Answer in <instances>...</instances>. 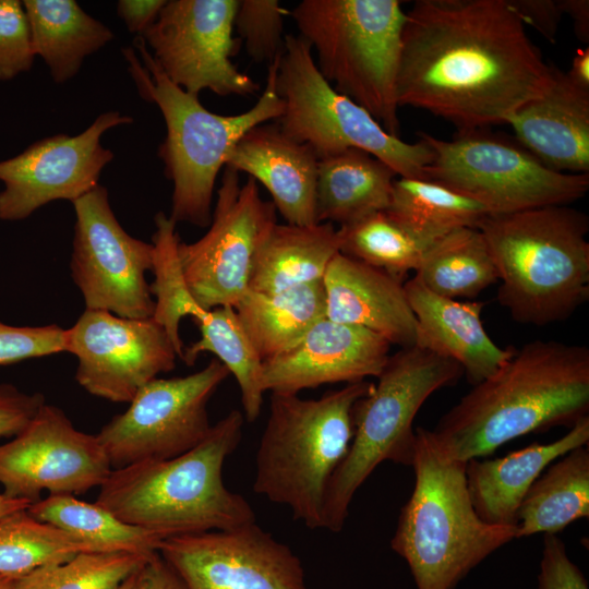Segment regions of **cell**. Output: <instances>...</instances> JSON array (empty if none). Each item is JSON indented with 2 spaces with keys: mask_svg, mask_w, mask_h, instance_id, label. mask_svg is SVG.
Instances as JSON below:
<instances>
[{
  "mask_svg": "<svg viewBox=\"0 0 589 589\" xmlns=\"http://www.w3.org/2000/svg\"><path fill=\"white\" fill-rule=\"evenodd\" d=\"M165 3L166 0H120L117 14L130 33L142 36L155 22Z\"/></svg>",
  "mask_w": 589,
  "mask_h": 589,
  "instance_id": "cell-45",
  "label": "cell"
},
{
  "mask_svg": "<svg viewBox=\"0 0 589 589\" xmlns=\"http://www.w3.org/2000/svg\"><path fill=\"white\" fill-rule=\"evenodd\" d=\"M35 58L22 1L0 0V81L29 71Z\"/></svg>",
  "mask_w": 589,
  "mask_h": 589,
  "instance_id": "cell-40",
  "label": "cell"
},
{
  "mask_svg": "<svg viewBox=\"0 0 589 589\" xmlns=\"http://www.w3.org/2000/svg\"><path fill=\"white\" fill-rule=\"evenodd\" d=\"M414 432V486L390 546L407 562L417 589H454L489 555L517 539V527L484 522L469 497L467 462L444 458L428 429Z\"/></svg>",
  "mask_w": 589,
  "mask_h": 589,
  "instance_id": "cell-6",
  "label": "cell"
},
{
  "mask_svg": "<svg viewBox=\"0 0 589 589\" xmlns=\"http://www.w3.org/2000/svg\"><path fill=\"white\" fill-rule=\"evenodd\" d=\"M289 14L278 0L239 1L235 29L250 58L272 63L284 50V17Z\"/></svg>",
  "mask_w": 589,
  "mask_h": 589,
  "instance_id": "cell-39",
  "label": "cell"
},
{
  "mask_svg": "<svg viewBox=\"0 0 589 589\" xmlns=\"http://www.w3.org/2000/svg\"><path fill=\"white\" fill-rule=\"evenodd\" d=\"M132 122L131 116L107 111L77 135L47 136L0 160V220H22L49 202H74L95 189L104 167L113 158L101 145V135Z\"/></svg>",
  "mask_w": 589,
  "mask_h": 589,
  "instance_id": "cell-19",
  "label": "cell"
},
{
  "mask_svg": "<svg viewBox=\"0 0 589 589\" xmlns=\"http://www.w3.org/2000/svg\"><path fill=\"white\" fill-rule=\"evenodd\" d=\"M501 279L500 304L514 321L568 318L589 298V217L569 205L489 214L477 227Z\"/></svg>",
  "mask_w": 589,
  "mask_h": 589,
  "instance_id": "cell-4",
  "label": "cell"
},
{
  "mask_svg": "<svg viewBox=\"0 0 589 589\" xmlns=\"http://www.w3.org/2000/svg\"><path fill=\"white\" fill-rule=\"evenodd\" d=\"M276 92L284 111L283 132L308 145L318 159L349 148L364 151L388 165L397 176L423 178L431 147L420 139L408 143L389 134L363 107L337 92L318 71L312 48L301 36L286 35Z\"/></svg>",
  "mask_w": 589,
  "mask_h": 589,
  "instance_id": "cell-10",
  "label": "cell"
},
{
  "mask_svg": "<svg viewBox=\"0 0 589 589\" xmlns=\"http://www.w3.org/2000/svg\"><path fill=\"white\" fill-rule=\"evenodd\" d=\"M35 56L43 58L55 83L75 76L84 59L112 40V32L74 0L22 1Z\"/></svg>",
  "mask_w": 589,
  "mask_h": 589,
  "instance_id": "cell-28",
  "label": "cell"
},
{
  "mask_svg": "<svg viewBox=\"0 0 589 589\" xmlns=\"http://www.w3.org/2000/svg\"><path fill=\"white\" fill-rule=\"evenodd\" d=\"M41 393L28 394L10 383L0 384V437L19 434L45 405Z\"/></svg>",
  "mask_w": 589,
  "mask_h": 589,
  "instance_id": "cell-43",
  "label": "cell"
},
{
  "mask_svg": "<svg viewBox=\"0 0 589 589\" xmlns=\"http://www.w3.org/2000/svg\"><path fill=\"white\" fill-rule=\"evenodd\" d=\"M323 285L327 318L364 327L400 348L416 346L417 320L404 283L338 252Z\"/></svg>",
  "mask_w": 589,
  "mask_h": 589,
  "instance_id": "cell-22",
  "label": "cell"
},
{
  "mask_svg": "<svg viewBox=\"0 0 589 589\" xmlns=\"http://www.w3.org/2000/svg\"><path fill=\"white\" fill-rule=\"evenodd\" d=\"M588 442L586 417L554 442L532 443L501 458L470 459L466 478L476 513L490 525L516 526L519 505L534 480L554 460Z\"/></svg>",
  "mask_w": 589,
  "mask_h": 589,
  "instance_id": "cell-25",
  "label": "cell"
},
{
  "mask_svg": "<svg viewBox=\"0 0 589 589\" xmlns=\"http://www.w3.org/2000/svg\"><path fill=\"white\" fill-rule=\"evenodd\" d=\"M569 79L586 89H589V48L576 50L569 70L566 72Z\"/></svg>",
  "mask_w": 589,
  "mask_h": 589,
  "instance_id": "cell-48",
  "label": "cell"
},
{
  "mask_svg": "<svg viewBox=\"0 0 589 589\" xmlns=\"http://www.w3.org/2000/svg\"><path fill=\"white\" fill-rule=\"evenodd\" d=\"M229 374L212 359L195 373L142 386L129 408L96 434L111 469L170 459L201 443L212 428L208 401Z\"/></svg>",
  "mask_w": 589,
  "mask_h": 589,
  "instance_id": "cell-12",
  "label": "cell"
},
{
  "mask_svg": "<svg viewBox=\"0 0 589 589\" xmlns=\"http://www.w3.org/2000/svg\"><path fill=\"white\" fill-rule=\"evenodd\" d=\"M429 430L446 459L468 462L505 443L589 417V348L533 340L472 385Z\"/></svg>",
  "mask_w": 589,
  "mask_h": 589,
  "instance_id": "cell-2",
  "label": "cell"
},
{
  "mask_svg": "<svg viewBox=\"0 0 589 589\" xmlns=\"http://www.w3.org/2000/svg\"><path fill=\"white\" fill-rule=\"evenodd\" d=\"M289 15L334 88L398 136L396 83L406 11L398 0H303Z\"/></svg>",
  "mask_w": 589,
  "mask_h": 589,
  "instance_id": "cell-8",
  "label": "cell"
},
{
  "mask_svg": "<svg viewBox=\"0 0 589 589\" xmlns=\"http://www.w3.org/2000/svg\"><path fill=\"white\" fill-rule=\"evenodd\" d=\"M417 320L416 346L456 361L476 385L495 373L514 348H500L486 334L483 302H460L435 294L418 277L404 283Z\"/></svg>",
  "mask_w": 589,
  "mask_h": 589,
  "instance_id": "cell-24",
  "label": "cell"
},
{
  "mask_svg": "<svg viewBox=\"0 0 589 589\" xmlns=\"http://www.w3.org/2000/svg\"><path fill=\"white\" fill-rule=\"evenodd\" d=\"M318 157L305 144L283 132L277 123L249 130L228 154L225 166L247 172L271 194L286 224L316 221Z\"/></svg>",
  "mask_w": 589,
  "mask_h": 589,
  "instance_id": "cell-21",
  "label": "cell"
},
{
  "mask_svg": "<svg viewBox=\"0 0 589 589\" xmlns=\"http://www.w3.org/2000/svg\"><path fill=\"white\" fill-rule=\"evenodd\" d=\"M238 0L166 1L141 36L164 74L183 91L219 96L254 94L259 85L231 61Z\"/></svg>",
  "mask_w": 589,
  "mask_h": 589,
  "instance_id": "cell-15",
  "label": "cell"
},
{
  "mask_svg": "<svg viewBox=\"0 0 589 589\" xmlns=\"http://www.w3.org/2000/svg\"><path fill=\"white\" fill-rule=\"evenodd\" d=\"M538 589H589L586 577L572 562L557 534L545 533L543 537Z\"/></svg>",
  "mask_w": 589,
  "mask_h": 589,
  "instance_id": "cell-42",
  "label": "cell"
},
{
  "mask_svg": "<svg viewBox=\"0 0 589 589\" xmlns=\"http://www.w3.org/2000/svg\"><path fill=\"white\" fill-rule=\"evenodd\" d=\"M515 140L552 170L589 173V89L554 67L553 82L507 123Z\"/></svg>",
  "mask_w": 589,
  "mask_h": 589,
  "instance_id": "cell-23",
  "label": "cell"
},
{
  "mask_svg": "<svg viewBox=\"0 0 589 589\" xmlns=\"http://www.w3.org/2000/svg\"><path fill=\"white\" fill-rule=\"evenodd\" d=\"M75 212L71 276L85 309L124 318H149L152 299L146 272L154 248L130 236L117 220L103 185L72 202Z\"/></svg>",
  "mask_w": 589,
  "mask_h": 589,
  "instance_id": "cell-14",
  "label": "cell"
},
{
  "mask_svg": "<svg viewBox=\"0 0 589 589\" xmlns=\"http://www.w3.org/2000/svg\"><path fill=\"white\" fill-rule=\"evenodd\" d=\"M390 346L364 327L324 317L293 347L263 362L262 386L264 392L299 394L325 384L377 377Z\"/></svg>",
  "mask_w": 589,
  "mask_h": 589,
  "instance_id": "cell-20",
  "label": "cell"
},
{
  "mask_svg": "<svg viewBox=\"0 0 589 589\" xmlns=\"http://www.w3.org/2000/svg\"><path fill=\"white\" fill-rule=\"evenodd\" d=\"M134 46L141 59L134 49H122L131 76L139 94L158 106L166 123L158 156L173 184L169 217L176 224L207 227L215 182L228 154L249 130L283 115L284 104L275 87L280 56L268 64L266 85L256 104L245 112L223 116L206 109L199 95L173 84L141 36L134 38Z\"/></svg>",
  "mask_w": 589,
  "mask_h": 589,
  "instance_id": "cell-5",
  "label": "cell"
},
{
  "mask_svg": "<svg viewBox=\"0 0 589 589\" xmlns=\"http://www.w3.org/2000/svg\"><path fill=\"white\" fill-rule=\"evenodd\" d=\"M153 235V266L155 279L149 285L155 296L153 320L168 334L177 356L182 359L184 345L180 337V322L184 316L196 318L203 310L191 294L178 256L179 236L176 223L165 213L155 216Z\"/></svg>",
  "mask_w": 589,
  "mask_h": 589,
  "instance_id": "cell-37",
  "label": "cell"
},
{
  "mask_svg": "<svg viewBox=\"0 0 589 589\" xmlns=\"http://www.w3.org/2000/svg\"><path fill=\"white\" fill-rule=\"evenodd\" d=\"M28 513L38 520L69 531L89 543L95 552L158 553L163 534L124 522L97 503L69 494H55L33 503Z\"/></svg>",
  "mask_w": 589,
  "mask_h": 589,
  "instance_id": "cell-31",
  "label": "cell"
},
{
  "mask_svg": "<svg viewBox=\"0 0 589 589\" xmlns=\"http://www.w3.org/2000/svg\"><path fill=\"white\" fill-rule=\"evenodd\" d=\"M158 552L185 589H308L299 557L256 522L167 537Z\"/></svg>",
  "mask_w": 589,
  "mask_h": 589,
  "instance_id": "cell-18",
  "label": "cell"
},
{
  "mask_svg": "<svg viewBox=\"0 0 589 589\" xmlns=\"http://www.w3.org/2000/svg\"><path fill=\"white\" fill-rule=\"evenodd\" d=\"M396 176L388 165L358 148L321 158L316 221L345 227L385 211Z\"/></svg>",
  "mask_w": 589,
  "mask_h": 589,
  "instance_id": "cell-27",
  "label": "cell"
},
{
  "mask_svg": "<svg viewBox=\"0 0 589 589\" xmlns=\"http://www.w3.org/2000/svg\"><path fill=\"white\" fill-rule=\"evenodd\" d=\"M462 374L456 361L417 346L389 354L377 383L353 405V435L327 488L324 529H342L356 492L380 464L412 465L417 412L434 392L455 384Z\"/></svg>",
  "mask_w": 589,
  "mask_h": 589,
  "instance_id": "cell-9",
  "label": "cell"
},
{
  "mask_svg": "<svg viewBox=\"0 0 589 589\" xmlns=\"http://www.w3.org/2000/svg\"><path fill=\"white\" fill-rule=\"evenodd\" d=\"M244 420L240 410L232 409L184 454L112 469L95 503L124 522L165 538L255 522L250 503L223 480L225 460L242 438Z\"/></svg>",
  "mask_w": 589,
  "mask_h": 589,
  "instance_id": "cell-3",
  "label": "cell"
},
{
  "mask_svg": "<svg viewBox=\"0 0 589 589\" xmlns=\"http://www.w3.org/2000/svg\"><path fill=\"white\" fill-rule=\"evenodd\" d=\"M588 516L589 448L584 445L554 460L531 484L517 510V539L556 534Z\"/></svg>",
  "mask_w": 589,
  "mask_h": 589,
  "instance_id": "cell-30",
  "label": "cell"
},
{
  "mask_svg": "<svg viewBox=\"0 0 589 589\" xmlns=\"http://www.w3.org/2000/svg\"><path fill=\"white\" fill-rule=\"evenodd\" d=\"M233 309L264 362L293 347L314 324L326 317L323 280L274 293L248 289Z\"/></svg>",
  "mask_w": 589,
  "mask_h": 589,
  "instance_id": "cell-29",
  "label": "cell"
},
{
  "mask_svg": "<svg viewBox=\"0 0 589 589\" xmlns=\"http://www.w3.org/2000/svg\"><path fill=\"white\" fill-rule=\"evenodd\" d=\"M140 570L128 577L117 589H141Z\"/></svg>",
  "mask_w": 589,
  "mask_h": 589,
  "instance_id": "cell-50",
  "label": "cell"
},
{
  "mask_svg": "<svg viewBox=\"0 0 589 589\" xmlns=\"http://www.w3.org/2000/svg\"><path fill=\"white\" fill-rule=\"evenodd\" d=\"M64 352V328L15 326L0 321V365Z\"/></svg>",
  "mask_w": 589,
  "mask_h": 589,
  "instance_id": "cell-41",
  "label": "cell"
},
{
  "mask_svg": "<svg viewBox=\"0 0 589 589\" xmlns=\"http://www.w3.org/2000/svg\"><path fill=\"white\" fill-rule=\"evenodd\" d=\"M525 26L533 27L549 43H555L563 16L557 0H509Z\"/></svg>",
  "mask_w": 589,
  "mask_h": 589,
  "instance_id": "cell-44",
  "label": "cell"
},
{
  "mask_svg": "<svg viewBox=\"0 0 589 589\" xmlns=\"http://www.w3.org/2000/svg\"><path fill=\"white\" fill-rule=\"evenodd\" d=\"M373 385L350 383L316 399L272 393L256 452L254 492L287 506L308 528H323L327 488L353 435V405Z\"/></svg>",
  "mask_w": 589,
  "mask_h": 589,
  "instance_id": "cell-7",
  "label": "cell"
},
{
  "mask_svg": "<svg viewBox=\"0 0 589 589\" xmlns=\"http://www.w3.org/2000/svg\"><path fill=\"white\" fill-rule=\"evenodd\" d=\"M385 212L432 242L459 228H477L490 214L480 202L444 184L406 177L395 179Z\"/></svg>",
  "mask_w": 589,
  "mask_h": 589,
  "instance_id": "cell-34",
  "label": "cell"
},
{
  "mask_svg": "<svg viewBox=\"0 0 589 589\" xmlns=\"http://www.w3.org/2000/svg\"><path fill=\"white\" fill-rule=\"evenodd\" d=\"M201 338L184 347L182 360L191 366L204 352H211L238 383L244 419L255 421L263 407V361L245 334L231 305L205 310L193 318Z\"/></svg>",
  "mask_w": 589,
  "mask_h": 589,
  "instance_id": "cell-32",
  "label": "cell"
},
{
  "mask_svg": "<svg viewBox=\"0 0 589 589\" xmlns=\"http://www.w3.org/2000/svg\"><path fill=\"white\" fill-rule=\"evenodd\" d=\"M141 589H185L173 569L154 554L140 570Z\"/></svg>",
  "mask_w": 589,
  "mask_h": 589,
  "instance_id": "cell-46",
  "label": "cell"
},
{
  "mask_svg": "<svg viewBox=\"0 0 589 589\" xmlns=\"http://www.w3.org/2000/svg\"><path fill=\"white\" fill-rule=\"evenodd\" d=\"M64 352L77 358L80 386L112 402H130L142 386L173 370L178 357L153 317L124 318L88 309L64 329Z\"/></svg>",
  "mask_w": 589,
  "mask_h": 589,
  "instance_id": "cell-16",
  "label": "cell"
},
{
  "mask_svg": "<svg viewBox=\"0 0 589 589\" xmlns=\"http://www.w3.org/2000/svg\"><path fill=\"white\" fill-rule=\"evenodd\" d=\"M275 224L276 208L261 197L257 182L249 178L241 183L239 172L225 166L207 232L178 244L188 288L203 310L237 304L249 288L255 254Z\"/></svg>",
  "mask_w": 589,
  "mask_h": 589,
  "instance_id": "cell-13",
  "label": "cell"
},
{
  "mask_svg": "<svg viewBox=\"0 0 589 589\" xmlns=\"http://www.w3.org/2000/svg\"><path fill=\"white\" fill-rule=\"evenodd\" d=\"M339 229L342 235L340 253L401 283L410 271H418L425 251L434 242L419 237L385 211Z\"/></svg>",
  "mask_w": 589,
  "mask_h": 589,
  "instance_id": "cell-36",
  "label": "cell"
},
{
  "mask_svg": "<svg viewBox=\"0 0 589 589\" xmlns=\"http://www.w3.org/2000/svg\"><path fill=\"white\" fill-rule=\"evenodd\" d=\"M432 149L423 178L483 204L490 214L569 205L589 189V173L552 170L522 147L486 129L441 140L419 132Z\"/></svg>",
  "mask_w": 589,
  "mask_h": 589,
  "instance_id": "cell-11",
  "label": "cell"
},
{
  "mask_svg": "<svg viewBox=\"0 0 589 589\" xmlns=\"http://www.w3.org/2000/svg\"><path fill=\"white\" fill-rule=\"evenodd\" d=\"M553 72L509 0H418L406 12L398 106L458 132L506 124L549 88Z\"/></svg>",
  "mask_w": 589,
  "mask_h": 589,
  "instance_id": "cell-1",
  "label": "cell"
},
{
  "mask_svg": "<svg viewBox=\"0 0 589 589\" xmlns=\"http://www.w3.org/2000/svg\"><path fill=\"white\" fill-rule=\"evenodd\" d=\"M97 438L75 429L67 414L45 404L13 438L0 445V484L12 498L76 495L100 486L111 472Z\"/></svg>",
  "mask_w": 589,
  "mask_h": 589,
  "instance_id": "cell-17",
  "label": "cell"
},
{
  "mask_svg": "<svg viewBox=\"0 0 589 589\" xmlns=\"http://www.w3.org/2000/svg\"><path fill=\"white\" fill-rule=\"evenodd\" d=\"M341 241L330 223L275 224L255 254L248 289L274 293L323 280Z\"/></svg>",
  "mask_w": 589,
  "mask_h": 589,
  "instance_id": "cell-26",
  "label": "cell"
},
{
  "mask_svg": "<svg viewBox=\"0 0 589 589\" xmlns=\"http://www.w3.org/2000/svg\"><path fill=\"white\" fill-rule=\"evenodd\" d=\"M15 579L14 577L0 575V589H15Z\"/></svg>",
  "mask_w": 589,
  "mask_h": 589,
  "instance_id": "cell-51",
  "label": "cell"
},
{
  "mask_svg": "<svg viewBox=\"0 0 589 589\" xmlns=\"http://www.w3.org/2000/svg\"><path fill=\"white\" fill-rule=\"evenodd\" d=\"M423 285L444 298L473 299L498 280L486 242L478 228H459L435 240L416 272Z\"/></svg>",
  "mask_w": 589,
  "mask_h": 589,
  "instance_id": "cell-33",
  "label": "cell"
},
{
  "mask_svg": "<svg viewBox=\"0 0 589 589\" xmlns=\"http://www.w3.org/2000/svg\"><path fill=\"white\" fill-rule=\"evenodd\" d=\"M32 505L31 502L20 498H12L3 493H0V518L11 513L26 509Z\"/></svg>",
  "mask_w": 589,
  "mask_h": 589,
  "instance_id": "cell-49",
  "label": "cell"
},
{
  "mask_svg": "<svg viewBox=\"0 0 589 589\" xmlns=\"http://www.w3.org/2000/svg\"><path fill=\"white\" fill-rule=\"evenodd\" d=\"M81 552H95L77 536L33 517L27 508L0 518V575L19 578Z\"/></svg>",
  "mask_w": 589,
  "mask_h": 589,
  "instance_id": "cell-35",
  "label": "cell"
},
{
  "mask_svg": "<svg viewBox=\"0 0 589 589\" xmlns=\"http://www.w3.org/2000/svg\"><path fill=\"white\" fill-rule=\"evenodd\" d=\"M563 14L569 15L579 40L589 41V1L557 0Z\"/></svg>",
  "mask_w": 589,
  "mask_h": 589,
  "instance_id": "cell-47",
  "label": "cell"
},
{
  "mask_svg": "<svg viewBox=\"0 0 589 589\" xmlns=\"http://www.w3.org/2000/svg\"><path fill=\"white\" fill-rule=\"evenodd\" d=\"M152 556L81 552L65 562L44 565L16 578L14 587L15 589H117L128 577L139 572Z\"/></svg>",
  "mask_w": 589,
  "mask_h": 589,
  "instance_id": "cell-38",
  "label": "cell"
}]
</instances>
